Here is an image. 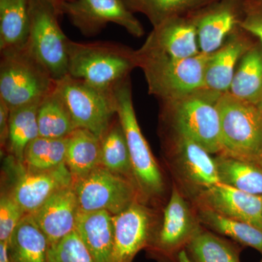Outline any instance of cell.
<instances>
[{
  "label": "cell",
  "instance_id": "obj_10",
  "mask_svg": "<svg viewBox=\"0 0 262 262\" xmlns=\"http://www.w3.org/2000/svg\"><path fill=\"white\" fill-rule=\"evenodd\" d=\"M76 128L87 129L101 139L117 117L113 91H105L66 76L56 81Z\"/></svg>",
  "mask_w": 262,
  "mask_h": 262
},
{
  "label": "cell",
  "instance_id": "obj_22",
  "mask_svg": "<svg viewBox=\"0 0 262 262\" xmlns=\"http://www.w3.org/2000/svg\"><path fill=\"white\" fill-rule=\"evenodd\" d=\"M227 93L257 106L262 96V45L259 41L241 58Z\"/></svg>",
  "mask_w": 262,
  "mask_h": 262
},
{
  "label": "cell",
  "instance_id": "obj_25",
  "mask_svg": "<svg viewBox=\"0 0 262 262\" xmlns=\"http://www.w3.org/2000/svg\"><path fill=\"white\" fill-rule=\"evenodd\" d=\"M29 27V0H0V51L24 48Z\"/></svg>",
  "mask_w": 262,
  "mask_h": 262
},
{
  "label": "cell",
  "instance_id": "obj_28",
  "mask_svg": "<svg viewBox=\"0 0 262 262\" xmlns=\"http://www.w3.org/2000/svg\"><path fill=\"white\" fill-rule=\"evenodd\" d=\"M37 122L41 137L64 139L75 130L70 110L56 86L39 103Z\"/></svg>",
  "mask_w": 262,
  "mask_h": 262
},
{
  "label": "cell",
  "instance_id": "obj_4",
  "mask_svg": "<svg viewBox=\"0 0 262 262\" xmlns=\"http://www.w3.org/2000/svg\"><path fill=\"white\" fill-rule=\"evenodd\" d=\"M135 53L137 68L144 73L148 92L160 101L205 88V70L209 54L200 53L191 58H176L142 47Z\"/></svg>",
  "mask_w": 262,
  "mask_h": 262
},
{
  "label": "cell",
  "instance_id": "obj_35",
  "mask_svg": "<svg viewBox=\"0 0 262 262\" xmlns=\"http://www.w3.org/2000/svg\"><path fill=\"white\" fill-rule=\"evenodd\" d=\"M241 27L262 45V1L245 0Z\"/></svg>",
  "mask_w": 262,
  "mask_h": 262
},
{
  "label": "cell",
  "instance_id": "obj_18",
  "mask_svg": "<svg viewBox=\"0 0 262 262\" xmlns=\"http://www.w3.org/2000/svg\"><path fill=\"white\" fill-rule=\"evenodd\" d=\"M141 47L176 58H187L201 53L198 34L190 16L175 17L153 27Z\"/></svg>",
  "mask_w": 262,
  "mask_h": 262
},
{
  "label": "cell",
  "instance_id": "obj_3",
  "mask_svg": "<svg viewBox=\"0 0 262 262\" xmlns=\"http://www.w3.org/2000/svg\"><path fill=\"white\" fill-rule=\"evenodd\" d=\"M135 68V51L120 43L69 41L68 75L98 89L113 91Z\"/></svg>",
  "mask_w": 262,
  "mask_h": 262
},
{
  "label": "cell",
  "instance_id": "obj_7",
  "mask_svg": "<svg viewBox=\"0 0 262 262\" xmlns=\"http://www.w3.org/2000/svg\"><path fill=\"white\" fill-rule=\"evenodd\" d=\"M203 227L192 202L174 183L156 228L145 249L157 262H180V256Z\"/></svg>",
  "mask_w": 262,
  "mask_h": 262
},
{
  "label": "cell",
  "instance_id": "obj_6",
  "mask_svg": "<svg viewBox=\"0 0 262 262\" xmlns=\"http://www.w3.org/2000/svg\"><path fill=\"white\" fill-rule=\"evenodd\" d=\"M56 81L25 47L1 51L0 99L10 111L39 103Z\"/></svg>",
  "mask_w": 262,
  "mask_h": 262
},
{
  "label": "cell",
  "instance_id": "obj_16",
  "mask_svg": "<svg viewBox=\"0 0 262 262\" xmlns=\"http://www.w3.org/2000/svg\"><path fill=\"white\" fill-rule=\"evenodd\" d=\"M191 202L196 207L262 229V196L244 192L219 182Z\"/></svg>",
  "mask_w": 262,
  "mask_h": 262
},
{
  "label": "cell",
  "instance_id": "obj_21",
  "mask_svg": "<svg viewBox=\"0 0 262 262\" xmlns=\"http://www.w3.org/2000/svg\"><path fill=\"white\" fill-rule=\"evenodd\" d=\"M8 244L10 262H49V243L32 215H24Z\"/></svg>",
  "mask_w": 262,
  "mask_h": 262
},
{
  "label": "cell",
  "instance_id": "obj_38",
  "mask_svg": "<svg viewBox=\"0 0 262 262\" xmlns=\"http://www.w3.org/2000/svg\"><path fill=\"white\" fill-rule=\"evenodd\" d=\"M254 163L256 164L258 167L262 170V139L260 143L259 148H258L257 155L255 158Z\"/></svg>",
  "mask_w": 262,
  "mask_h": 262
},
{
  "label": "cell",
  "instance_id": "obj_2",
  "mask_svg": "<svg viewBox=\"0 0 262 262\" xmlns=\"http://www.w3.org/2000/svg\"><path fill=\"white\" fill-rule=\"evenodd\" d=\"M222 93L206 88L160 101L161 126L191 138L210 154L221 152L220 101Z\"/></svg>",
  "mask_w": 262,
  "mask_h": 262
},
{
  "label": "cell",
  "instance_id": "obj_15",
  "mask_svg": "<svg viewBox=\"0 0 262 262\" xmlns=\"http://www.w3.org/2000/svg\"><path fill=\"white\" fill-rule=\"evenodd\" d=\"M20 168L10 192L27 214L34 213L53 194L73 182L66 164L52 170H36L20 163Z\"/></svg>",
  "mask_w": 262,
  "mask_h": 262
},
{
  "label": "cell",
  "instance_id": "obj_5",
  "mask_svg": "<svg viewBox=\"0 0 262 262\" xmlns=\"http://www.w3.org/2000/svg\"><path fill=\"white\" fill-rule=\"evenodd\" d=\"M164 159L173 183L192 201L201 192L220 182L214 158L191 138L161 126Z\"/></svg>",
  "mask_w": 262,
  "mask_h": 262
},
{
  "label": "cell",
  "instance_id": "obj_40",
  "mask_svg": "<svg viewBox=\"0 0 262 262\" xmlns=\"http://www.w3.org/2000/svg\"><path fill=\"white\" fill-rule=\"evenodd\" d=\"M257 107L258 110H259V111L262 113V96L261 99H260L259 102L258 103Z\"/></svg>",
  "mask_w": 262,
  "mask_h": 262
},
{
  "label": "cell",
  "instance_id": "obj_34",
  "mask_svg": "<svg viewBox=\"0 0 262 262\" xmlns=\"http://www.w3.org/2000/svg\"><path fill=\"white\" fill-rule=\"evenodd\" d=\"M27 214L11 193H2L0 199V241L8 242L19 222Z\"/></svg>",
  "mask_w": 262,
  "mask_h": 262
},
{
  "label": "cell",
  "instance_id": "obj_37",
  "mask_svg": "<svg viewBox=\"0 0 262 262\" xmlns=\"http://www.w3.org/2000/svg\"><path fill=\"white\" fill-rule=\"evenodd\" d=\"M0 262H10L8 242L0 241Z\"/></svg>",
  "mask_w": 262,
  "mask_h": 262
},
{
  "label": "cell",
  "instance_id": "obj_19",
  "mask_svg": "<svg viewBox=\"0 0 262 262\" xmlns=\"http://www.w3.org/2000/svg\"><path fill=\"white\" fill-rule=\"evenodd\" d=\"M79 213L78 202L72 184L53 194L30 215L51 247L75 230Z\"/></svg>",
  "mask_w": 262,
  "mask_h": 262
},
{
  "label": "cell",
  "instance_id": "obj_29",
  "mask_svg": "<svg viewBox=\"0 0 262 262\" xmlns=\"http://www.w3.org/2000/svg\"><path fill=\"white\" fill-rule=\"evenodd\" d=\"M39 103L10 112L9 135L5 149L8 150L11 158L17 163H23L27 146L39 136L37 122Z\"/></svg>",
  "mask_w": 262,
  "mask_h": 262
},
{
  "label": "cell",
  "instance_id": "obj_30",
  "mask_svg": "<svg viewBox=\"0 0 262 262\" xmlns=\"http://www.w3.org/2000/svg\"><path fill=\"white\" fill-rule=\"evenodd\" d=\"M216 0H123L132 13L145 15L153 27L169 18L187 16Z\"/></svg>",
  "mask_w": 262,
  "mask_h": 262
},
{
  "label": "cell",
  "instance_id": "obj_36",
  "mask_svg": "<svg viewBox=\"0 0 262 262\" xmlns=\"http://www.w3.org/2000/svg\"><path fill=\"white\" fill-rule=\"evenodd\" d=\"M10 110L4 101L0 99V144L6 149L9 135Z\"/></svg>",
  "mask_w": 262,
  "mask_h": 262
},
{
  "label": "cell",
  "instance_id": "obj_12",
  "mask_svg": "<svg viewBox=\"0 0 262 262\" xmlns=\"http://www.w3.org/2000/svg\"><path fill=\"white\" fill-rule=\"evenodd\" d=\"M61 14L85 37H94L108 24H115L136 37L145 31L123 0H68L62 4Z\"/></svg>",
  "mask_w": 262,
  "mask_h": 262
},
{
  "label": "cell",
  "instance_id": "obj_23",
  "mask_svg": "<svg viewBox=\"0 0 262 262\" xmlns=\"http://www.w3.org/2000/svg\"><path fill=\"white\" fill-rule=\"evenodd\" d=\"M65 164L73 180L85 177L101 165V139L87 129L76 128L67 137Z\"/></svg>",
  "mask_w": 262,
  "mask_h": 262
},
{
  "label": "cell",
  "instance_id": "obj_42",
  "mask_svg": "<svg viewBox=\"0 0 262 262\" xmlns=\"http://www.w3.org/2000/svg\"><path fill=\"white\" fill-rule=\"evenodd\" d=\"M260 262H262V259H261V261H260Z\"/></svg>",
  "mask_w": 262,
  "mask_h": 262
},
{
  "label": "cell",
  "instance_id": "obj_9",
  "mask_svg": "<svg viewBox=\"0 0 262 262\" xmlns=\"http://www.w3.org/2000/svg\"><path fill=\"white\" fill-rule=\"evenodd\" d=\"M219 108L220 154L254 163L262 139V113L257 106L225 93Z\"/></svg>",
  "mask_w": 262,
  "mask_h": 262
},
{
  "label": "cell",
  "instance_id": "obj_20",
  "mask_svg": "<svg viewBox=\"0 0 262 262\" xmlns=\"http://www.w3.org/2000/svg\"><path fill=\"white\" fill-rule=\"evenodd\" d=\"M76 231L95 262H115L113 215L106 211L80 212Z\"/></svg>",
  "mask_w": 262,
  "mask_h": 262
},
{
  "label": "cell",
  "instance_id": "obj_24",
  "mask_svg": "<svg viewBox=\"0 0 262 262\" xmlns=\"http://www.w3.org/2000/svg\"><path fill=\"white\" fill-rule=\"evenodd\" d=\"M243 248L232 239L203 227L184 253L188 262H241Z\"/></svg>",
  "mask_w": 262,
  "mask_h": 262
},
{
  "label": "cell",
  "instance_id": "obj_31",
  "mask_svg": "<svg viewBox=\"0 0 262 262\" xmlns=\"http://www.w3.org/2000/svg\"><path fill=\"white\" fill-rule=\"evenodd\" d=\"M101 166L135 182L126 139L117 115L101 139Z\"/></svg>",
  "mask_w": 262,
  "mask_h": 262
},
{
  "label": "cell",
  "instance_id": "obj_26",
  "mask_svg": "<svg viewBox=\"0 0 262 262\" xmlns=\"http://www.w3.org/2000/svg\"><path fill=\"white\" fill-rule=\"evenodd\" d=\"M194 206L203 227L244 247L254 248L262 254V229L248 222L227 218L206 208Z\"/></svg>",
  "mask_w": 262,
  "mask_h": 262
},
{
  "label": "cell",
  "instance_id": "obj_11",
  "mask_svg": "<svg viewBox=\"0 0 262 262\" xmlns=\"http://www.w3.org/2000/svg\"><path fill=\"white\" fill-rule=\"evenodd\" d=\"M72 187L81 213L106 211L115 215L141 201L135 182L101 165L85 177L73 180Z\"/></svg>",
  "mask_w": 262,
  "mask_h": 262
},
{
  "label": "cell",
  "instance_id": "obj_41",
  "mask_svg": "<svg viewBox=\"0 0 262 262\" xmlns=\"http://www.w3.org/2000/svg\"><path fill=\"white\" fill-rule=\"evenodd\" d=\"M259 1H262V0H259Z\"/></svg>",
  "mask_w": 262,
  "mask_h": 262
},
{
  "label": "cell",
  "instance_id": "obj_32",
  "mask_svg": "<svg viewBox=\"0 0 262 262\" xmlns=\"http://www.w3.org/2000/svg\"><path fill=\"white\" fill-rule=\"evenodd\" d=\"M67 138L51 139L39 137L26 149L23 165L32 170H52L65 164Z\"/></svg>",
  "mask_w": 262,
  "mask_h": 262
},
{
  "label": "cell",
  "instance_id": "obj_1",
  "mask_svg": "<svg viewBox=\"0 0 262 262\" xmlns=\"http://www.w3.org/2000/svg\"><path fill=\"white\" fill-rule=\"evenodd\" d=\"M113 93L117 117L126 139L133 173L141 201L158 208L168 201V185L139 126L133 102L130 77L115 86Z\"/></svg>",
  "mask_w": 262,
  "mask_h": 262
},
{
  "label": "cell",
  "instance_id": "obj_14",
  "mask_svg": "<svg viewBox=\"0 0 262 262\" xmlns=\"http://www.w3.org/2000/svg\"><path fill=\"white\" fill-rule=\"evenodd\" d=\"M245 0H216L192 14L201 53L216 51L241 27Z\"/></svg>",
  "mask_w": 262,
  "mask_h": 262
},
{
  "label": "cell",
  "instance_id": "obj_13",
  "mask_svg": "<svg viewBox=\"0 0 262 262\" xmlns=\"http://www.w3.org/2000/svg\"><path fill=\"white\" fill-rule=\"evenodd\" d=\"M160 218L158 209L141 201L113 215L115 262H132L145 249Z\"/></svg>",
  "mask_w": 262,
  "mask_h": 262
},
{
  "label": "cell",
  "instance_id": "obj_8",
  "mask_svg": "<svg viewBox=\"0 0 262 262\" xmlns=\"http://www.w3.org/2000/svg\"><path fill=\"white\" fill-rule=\"evenodd\" d=\"M60 13L48 0H29L30 27L26 49L55 80L68 75V44L58 23Z\"/></svg>",
  "mask_w": 262,
  "mask_h": 262
},
{
  "label": "cell",
  "instance_id": "obj_33",
  "mask_svg": "<svg viewBox=\"0 0 262 262\" xmlns=\"http://www.w3.org/2000/svg\"><path fill=\"white\" fill-rule=\"evenodd\" d=\"M49 262H95L76 229L51 246Z\"/></svg>",
  "mask_w": 262,
  "mask_h": 262
},
{
  "label": "cell",
  "instance_id": "obj_27",
  "mask_svg": "<svg viewBox=\"0 0 262 262\" xmlns=\"http://www.w3.org/2000/svg\"><path fill=\"white\" fill-rule=\"evenodd\" d=\"M214 161L220 183L262 196V170L256 164L224 154L215 155Z\"/></svg>",
  "mask_w": 262,
  "mask_h": 262
},
{
  "label": "cell",
  "instance_id": "obj_39",
  "mask_svg": "<svg viewBox=\"0 0 262 262\" xmlns=\"http://www.w3.org/2000/svg\"><path fill=\"white\" fill-rule=\"evenodd\" d=\"M48 1L51 2V3H53V5L56 6L57 9H58V12H59L60 15L61 14V7L62 4L65 2L68 1V0H48Z\"/></svg>",
  "mask_w": 262,
  "mask_h": 262
},
{
  "label": "cell",
  "instance_id": "obj_17",
  "mask_svg": "<svg viewBox=\"0 0 262 262\" xmlns=\"http://www.w3.org/2000/svg\"><path fill=\"white\" fill-rule=\"evenodd\" d=\"M256 41L241 27L232 33L219 49L208 56L205 88L222 94L228 92L239 61Z\"/></svg>",
  "mask_w": 262,
  "mask_h": 262
}]
</instances>
